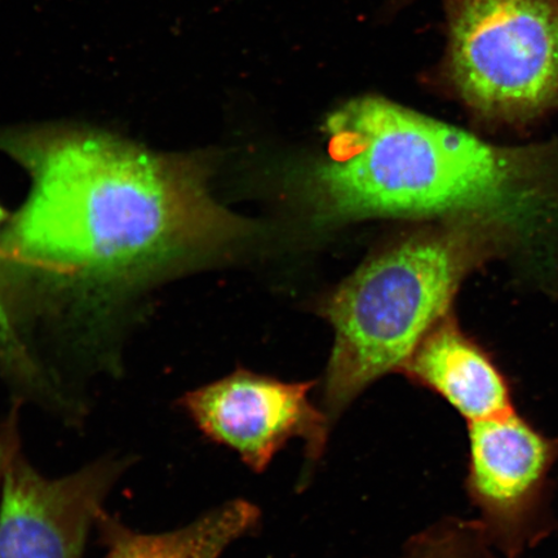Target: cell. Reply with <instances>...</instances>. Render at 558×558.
Listing matches in <instances>:
<instances>
[{
    "label": "cell",
    "mask_w": 558,
    "mask_h": 558,
    "mask_svg": "<svg viewBox=\"0 0 558 558\" xmlns=\"http://www.w3.org/2000/svg\"><path fill=\"white\" fill-rule=\"evenodd\" d=\"M128 466L124 458L107 457L48 478L25 458L19 439L0 478V558H82Z\"/></svg>",
    "instance_id": "cell-7"
},
{
    "label": "cell",
    "mask_w": 558,
    "mask_h": 558,
    "mask_svg": "<svg viewBox=\"0 0 558 558\" xmlns=\"http://www.w3.org/2000/svg\"><path fill=\"white\" fill-rule=\"evenodd\" d=\"M400 373L450 403L466 423L514 411L511 386L483 348L449 314L410 355Z\"/></svg>",
    "instance_id": "cell-8"
},
{
    "label": "cell",
    "mask_w": 558,
    "mask_h": 558,
    "mask_svg": "<svg viewBox=\"0 0 558 558\" xmlns=\"http://www.w3.org/2000/svg\"><path fill=\"white\" fill-rule=\"evenodd\" d=\"M259 521V508L234 499L167 533H137L104 513L99 523L108 544L104 558H220L230 544L253 532Z\"/></svg>",
    "instance_id": "cell-9"
},
{
    "label": "cell",
    "mask_w": 558,
    "mask_h": 558,
    "mask_svg": "<svg viewBox=\"0 0 558 558\" xmlns=\"http://www.w3.org/2000/svg\"><path fill=\"white\" fill-rule=\"evenodd\" d=\"M311 194L324 218L474 219L504 225L541 201L538 157L484 142L381 97L326 121Z\"/></svg>",
    "instance_id": "cell-2"
},
{
    "label": "cell",
    "mask_w": 558,
    "mask_h": 558,
    "mask_svg": "<svg viewBox=\"0 0 558 558\" xmlns=\"http://www.w3.org/2000/svg\"><path fill=\"white\" fill-rule=\"evenodd\" d=\"M450 75L478 114L520 121L558 104L556 0H462L452 20Z\"/></svg>",
    "instance_id": "cell-4"
},
{
    "label": "cell",
    "mask_w": 558,
    "mask_h": 558,
    "mask_svg": "<svg viewBox=\"0 0 558 558\" xmlns=\"http://www.w3.org/2000/svg\"><path fill=\"white\" fill-rule=\"evenodd\" d=\"M19 439L15 415L0 422V478H2L5 459L9 457L11 449L15 446Z\"/></svg>",
    "instance_id": "cell-12"
},
{
    "label": "cell",
    "mask_w": 558,
    "mask_h": 558,
    "mask_svg": "<svg viewBox=\"0 0 558 558\" xmlns=\"http://www.w3.org/2000/svg\"><path fill=\"white\" fill-rule=\"evenodd\" d=\"M466 493L493 547L518 558L548 532L550 471L558 438L548 437L511 411L469 423Z\"/></svg>",
    "instance_id": "cell-5"
},
{
    "label": "cell",
    "mask_w": 558,
    "mask_h": 558,
    "mask_svg": "<svg viewBox=\"0 0 558 558\" xmlns=\"http://www.w3.org/2000/svg\"><path fill=\"white\" fill-rule=\"evenodd\" d=\"M316 381H283L236 368L226 378L181 397L180 407L211 441L239 453L256 473L291 439H303L306 458L324 456L331 421L311 401Z\"/></svg>",
    "instance_id": "cell-6"
},
{
    "label": "cell",
    "mask_w": 558,
    "mask_h": 558,
    "mask_svg": "<svg viewBox=\"0 0 558 558\" xmlns=\"http://www.w3.org/2000/svg\"><path fill=\"white\" fill-rule=\"evenodd\" d=\"M29 197L0 234V277L24 314L53 318L81 364L114 374L118 305L246 235L209 193L206 156L151 151L107 132L0 131Z\"/></svg>",
    "instance_id": "cell-1"
},
{
    "label": "cell",
    "mask_w": 558,
    "mask_h": 558,
    "mask_svg": "<svg viewBox=\"0 0 558 558\" xmlns=\"http://www.w3.org/2000/svg\"><path fill=\"white\" fill-rule=\"evenodd\" d=\"M483 523L448 519L411 538L400 558H494Z\"/></svg>",
    "instance_id": "cell-10"
},
{
    "label": "cell",
    "mask_w": 558,
    "mask_h": 558,
    "mask_svg": "<svg viewBox=\"0 0 558 558\" xmlns=\"http://www.w3.org/2000/svg\"><path fill=\"white\" fill-rule=\"evenodd\" d=\"M498 225L445 220L380 251L324 305L335 341L323 387L331 423L376 380L400 369L450 314L460 283L490 255Z\"/></svg>",
    "instance_id": "cell-3"
},
{
    "label": "cell",
    "mask_w": 558,
    "mask_h": 558,
    "mask_svg": "<svg viewBox=\"0 0 558 558\" xmlns=\"http://www.w3.org/2000/svg\"><path fill=\"white\" fill-rule=\"evenodd\" d=\"M7 221L4 209L0 207V234L2 226ZM0 369L11 379V386L19 389L21 396L26 399L41 402V404L51 400V390L35 364L29 352L20 340L15 327L7 312L2 294H0Z\"/></svg>",
    "instance_id": "cell-11"
}]
</instances>
